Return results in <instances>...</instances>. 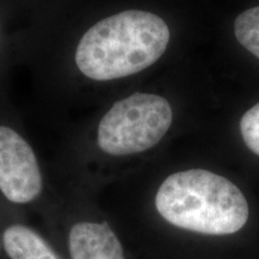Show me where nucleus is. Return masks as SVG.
<instances>
[{
    "label": "nucleus",
    "instance_id": "1",
    "mask_svg": "<svg viewBox=\"0 0 259 259\" xmlns=\"http://www.w3.org/2000/svg\"><path fill=\"white\" fill-rule=\"evenodd\" d=\"M154 209L171 228L200 236L234 234L250 215L247 200L235 184L200 168L168 176L155 193Z\"/></svg>",
    "mask_w": 259,
    "mask_h": 259
},
{
    "label": "nucleus",
    "instance_id": "2",
    "mask_svg": "<svg viewBox=\"0 0 259 259\" xmlns=\"http://www.w3.org/2000/svg\"><path fill=\"white\" fill-rule=\"evenodd\" d=\"M169 38V28L160 16L127 10L97 22L83 35L76 64L90 79L124 78L156 63Z\"/></svg>",
    "mask_w": 259,
    "mask_h": 259
},
{
    "label": "nucleus",
    "instance_id": "3",
    "mask_svg": "<svg viewBox=\"0 0 259 259\" xmlns=\"http://www.w3.org/2000/svg\"><path fill=\"white\" fill-rule=\"evenodd\" d=\"M173 121L169 102L156 94L136 93L115 102L101 119L97 145L112 157L143 154L160 143Z\"/></svg>",
    "mask_w": 259,
    "mask_h": 259
},
{
    "label": "nucleus",
    "instance_id": "4",
    "mask_svg": "<svg viewBox=\"0 0 259 259\" xmlns=\"http://www.w3.org/2000/svg\"><path fill=\"white\" fill-rule=\"evenodd\" d=\"M51 220L46 234L64 259H136L126 236L103 215L80 211Z\"/></svg>",
    "mask_w": 259,
    "mask_h": 259
},
{
    "label": "nucleus",
    "instance_id": "5",
    "mask_svg": "<svg viewBox=\"0 0 259 259\" xmlns=\"http://www.w3.org/2000/svg\"><path fill=\"white\" fill-rule=\"evenodd\" d=\"M44 189L32 148L15 130L0 126V192L9 202L27 205L36 202Z\"/></svg>",
    "mask_w": 259,
    "mask_h": 259
},
{
    "label": "nucleus",
    "instance_id": "6",
    "mask_svg": "<svg viewBox=\"0 0 259 259\" xmlns=\"http://www.w3.org/2000/svg\"><path fill=\"white\" fill-rule=\"evenodd\" d=\"M234 32L240 45L259 58V6L246 10L236 17Z\"/></svg>",
    "mask_w": 259,
    "mask_h": 259
},
{
    "label": "nucleus",
    "instance_id": "7",
    "mask_svg": "<svg viewBox=\"0 0 259 259\" xmlns=\"http://www.w3.org/2000/svg\"><path fill=\"white\" fill-rule=\"evenodd\" d=\"M240 131L246 147L259 156V102L242 115Z\"/></svg>",
    "mask_w": 259,
    "mask_h": 259
},
{
    "label": "nucleus",
    "instance_id": "8",
    "mask_svg": "<svg viewBox=\"0 0 259 259\" xmlns=\"http://www.w3.org/2000/svg\"><path fill=\"white\" fill-rule=\"evenodd\" d=\"M2 251H3V248H2V242H0V253H2Z\"/></svg>",
    "mask_w": 259,
    "mask_h": 259
}]
</instances>
